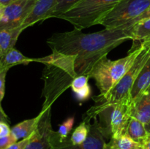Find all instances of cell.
<instances>
[{
    "mask_svg": "<svg viewBox=\"0 0 150 149\" xmlns=\"http://www.w3.org/2000/svg\"><path fill=\"white\" fill-rule=\"evenodd\" d=\"M136 23L131 21L114 29L86 34L74 29L70 32L55 33L46 40L52 51L76 56V70L79 75L89 76L92 68L103 57L127 40H133Z\"/></svg>",
    "mask_w": 150,
    "mask_h": 149,
    "instance_id": "6da1fadb",
    "label": "cell"
},
{
    "mask_svg": "<svg viewBox=\"0 0 150 149\" xmlns=\"http://www.w3.org/2000/svg\"><path fill=\"white\" fill-rule=\"evenodd\" d=\"M76 56H67L52 51L42 58H33V61L45 65L42 79L44 81L42 96L45 98L42 109L52 107L55 101L71 86L79 74L76 70Z\"/></svg>",
    "mask_w": 150,
    "mask_h": 149,
    "instance_id": "7a4b0ae2",
    "label": "cell"
},
{
    "mask_svg": "<svg viewBox=\"0 0 150 149\" xmlns=\"http://www.w3.org/2000/svg\"><path fill=\"white\" fill-rule=\"evenodd\" d=\"M141 49L140 45L136 49L130 50L125 57L113 61L104 56L95 64L89 77L95 80L97 87L100 91V96L106 95L122 78L131 67Z\"/></svg>",
    "mask_w": 150,
    "mask_h": 149,
    "instance_id": "3957f363",
    "label": "cell"
},
{
    "mask_svg": "<svg viewBox=\"0 0 150 149\" xmlns=\"http://www.w3.org/2000/svg\"><path fill=\"white\" fill-rule=\"evenodd\" d=\"M121 0H83L59 18L67 20L75 29L82 30L99 24L101 19Z\"/></svg>",
    "mask_w": 150,
    "mask_h": 149,
    "instance_id": "277c9868",
    "label": "cell"
},
{
    "mask_svg": "<svg viewBox=\"0 0 150 149\" xmlns=\"http://www.w3.org/2000/svg\"><path fill=\"white\" fill-rule=\"evenodd\" d=\"M141 45L142 49L140 53L130 70L125 73L119 83L105 96L99 95L94 97V100L96 102V105L93 106L94 108H103L119 102L127 95H130V90L134 82L150 58V39L142 42Z\"/></svg>",
    "mask_w": 150,
    "mask_h": 149,
    "instance_id": "5b68a950",
    "label": "cell"
},
{
    "mask_svg": "<svg viewBox=\"0 0 150 149\" xmlns=\"http://www.w3.org/2000/svg\"><path fill=\"white\" fill-rule=\"evenodd\" d=\"M150 7V0H121L100 20L105 29L124 26L140 16Z\"/></svg>",
    "mask_w": 150,
    "mask_h": 149,
    "instance_id": "8992f818",
    "label": "cell"
},
{
    "mask_svg": "<svg viewBox=\"0 0 150 149\" xmlns=\"http://www.w3.org/2000/svg\"><path fill=\"white\" fill-rule=\"evenodd\" d=\"M93 124L90 121H85L89 124V134L83 143L73 145L70 138L60 139L57 131L54 130L51 134V145L53 149H104L105 140L100 122L97 118H93Z\"/></svg>",
    "mask_w": 150,
    "mask_h": 149,
    "instance_id": "52a82bcc",
    "label": "cell"
},
{
    "mask_svg": "<svg viewBox=\"0 0 150 149\" xmlns=\"http://www.w3.org/2000/svg\"><path fill=\"white\" fill-rule=\"evenodd\" d=\"M36 0H18L4 7L0 31L19 27L32 11Z\"/></svg>",
    "mask_w": 150,
    "mask_h": 149,
    "instance_id": "ba28073f",
    "label": "cell"
},
{
    "mask_svg": "<svg viewBox=\"0 0 150 149\" xmlns=\"http://www.w3.org/2000/svg\"><path fill=\"white\" fill-rule=\"evenodd\" d=\"M39 115L34 138L25 149H52L51 134L54 129L51 125V107L41 110Z\"/></svg>",
    "mask_w": 150,
    "mask_h": 149,
    "instance_id": "9c48e42d",
    "label": "cell"
},
{
    "mask_svg": "<svg viewBox=\"0 0 150 149\" xmlns=\"http://www.w3.org/2000/svg\"><path fill=\"white\" fill-rule=\"evenodd\" d=\"M57 1L58 0H36L32 11L21 26L26 29L38 22L48 19L50 13L54 8Z\"/></svg>",
    "mask_w": 150,
    "mask_h": 149,
    "instance_id": "30bf717a",
    "label": "cell"
},
{
    "mask_svg": "<svg viewBox=\"0 0 150 149\" xmlns=\"http://www.w3.org/2000/svg\"><path fill=\"white\" fill-rule=\"evenodd\" d=\"M132 117L144 124L150 121V85L132 99Z\"/></svg>",
    "mask_w": 150,
    "mask_h": 149,
    "instance_id": "8fae6325",
    "label": "cell"
},
{
    "mask_svg": "<svg viewBox=\"0 0 150 149\" xmlns=\"http://www.w3.org/2000/svg\"><path fill=\"white\" fill-rule=\"evenodd\" d=\"M25 29L23 26L10 29L0 31V58L14 48L18 37Z\"/></svg>",
    "mask_w": 150,
    "mask_h": 149,
    "instance_id": "7c38bea8",
    "label": "cell"
},
{
    "mask_svg": "<svg viewBox=\"0 0 150 149\" xmlns=\"http://www.w3.org/2000/svg\"><path fill=\"white\" fill-rule=\"evenodd\" d=\"M31 62H33V58L26 56L15 48H12L0 58V72L18 64L27 65Z\"/></svg>",
    "mask_w": 150,
    "mask_h": 149,
    "instance_id": "4fadbf2b",
    "label": "cell"
},
{
    "mask_svg": "<svg viewBox=\"0 0 150 149\" xmlns=\"http://www.w3.org/2000/svg\"><path fill=\"white\" fill-rule=\"evenodd\" d=\"M40 115L30 119L24 120L18 123L11 128V134L16 138V140H22L29 137L36 130L39 121Z\"/></svg>",
    "mask_w": 150,
    "mask_h": 149,
    "instance_id": "5bb4252c",
    "label": "cell"
},
{
    "mask_svg": "<svg viewBox=\"0 0 150 149\" xmlns=\"http://www.w3.org/2000/svg\"><path fill=\"white\" fill-rule=\"evenodd\" d=\"M150 85V58L139 73L130 90L132 99H135L141 92Z\"/></svg>",
    "mask_w": 150,
    "mask_h": 149,
    "instance_id": "9a60e30c",
    "label": "cell"
},
{
    "mask_svg": "<svg viewBox=\"0 0 150 149\" xmlns=\"http://www.w3.org/2000/svg\"><path fill=\"white\" fill-rule=\"evenodd\" d=\"M150 39V18L141 20L135 24L133 29V46L131 49L137 48L142 42Z\"/></svg>",
    "mask_w": 150,
    "mask_h": 149,
    "instance_id": "2e32d148",
    "label": "cell"
},
{
    "mask_svg": "<svg viewBox=\"0 0 150 149\" xmlns=\"http://www.w3.org/2000/svg\"><path fill=\"white\" fill-rule=\"evenodd\" d=\"M125 134L135 142L141 144L144 139L146 137L148 132L145 127V124L142 121L134 117H131Z\"/></svg>",
    "mask_w": 150,
    "mask_h": 149,
    "instance_id": "e0dca14e",
    "label": "cell"
},
{
    "mask_svg": "<svg viewBox=\"0 0 150 149\" xmlns=\"http://www.w3.org/2000/svg\"><path fill=\"white\" fill-rule=\"evenodd\" d=\"M141 145L124 134L118 137H111L109 142L106 143L104 149H137Z\"/></svg>",
    "mask_w": 150,
    "mask_h": 149,
    "instance_id": "ac0fdd59",
    "label": "cell"
},
{
    "mask_svg": "<svg viewBox=\"0 0 150 149\" xmlns=\"http://www.w3.org/2000/svg\"><path fill=\"white\" fill-rule=\"evenodd\" d=\"M81 1L83 0H58L54 8L50 13L48 18H59V16L70 10L76 4Z\"/></svg>",
    "mask_w": 150,
    "mask_h": 149,
    "instance_id": "d6986e66",
    "label": "cell"
},
{
    "mask_svg": "<svg viewBox=\"0 0 150 149\" xmlns=\"http://www.w3.org/2000/svg\"><path fill=\"white\" fill-rule=\"evenodd\" d=\"M89 134V124L86 121H83L73 131L70 140L72 144L79 145L83 143L87 138Z\"/></svg>",
    "mask_w": 150,
    "mask_h": 149,
    "instance_id": "ffe728a7",
    "label": "cell"
},
{
    "mask_svg": "<svg viewBox=\"0 0 150 149\" xmlns=\"http://www.w3.org/2000/svg\"><path fill=\"white\" fill-rule=\"evenodd\" d=\"M75 118L74 117H69L67 119L64 120L62 124L59 127V129L57 131L58 135L60 139L67 138L69 133L71 131L72 129L74 124Z\"/></svg>",
    "mask_w": 150,
    "mask_h": 149,
    "instance_id": "44dd1931",
    "label": "cell"
},
{
    "mask_svg": "<svg viewBox=\"0 0 150 149\" xmlns=\"http://www.w3.org/2000/svg\"><path fill=\"white\" fill-rule=\"evenodd\" d=\"M89 77L87 75H85V74H81V75H78L76 78L73 80V81L72 82L71 84V89L73 90V91L76 92L78 91L81 90L83 88H84L85 86H87L89 83Z\"/></svg>",
    "mask_w": 150,
    "mask_h": 149,
    "instance_id": "7402d4cb",
    "label": "cell"
},
{
    "mask_svg": "<svg viewBox=\"0 0 150 149\" xmlns=\"http://www.w3.org/2000/svg\"><path fill=\"white\" fill-rule=\"evenodd\" d=\"M74 93L78 100L80 101V102H83V101L87 100L90 97L91 93H92V89H91L90 86L88 84L84 88L78 91L75 92Z\"/></svg>",
    "mask_w": 150,
    "mask_h": 149,
    "instance_id": "603a6c76",
    "label": "cell"
},
{
    "mask_svg": "<svg viewBox=\"0 0 150 149\" xmlns=\"http://www.w3.org/2000/svg\"><path fill=\"white\" fill-rule=\"evenodd\" d=\"M35 131L33 134H31L29 137H26V138L22 139L20 141H17L15 143H13V145L10 146L7 149H25L26 147L27 146V145L32 141V139L34 138V136H35Z\"/></svg>",
    "mask_w": 150,
    "mask_h": 149,
    "instance_id": "cb8c5ba5",
    "label": "cell"
},
{
    "mask_svg": "<svg viewBox=\"0 0 150 149\" xmlns=\"http://www.w3.org/2000/svg\"><path fill=\"white\" fill-rule=\"evenodd\" d=\"M16 137L12 134L6 137H0V149H7L11 145L17 142Z\"/></svg>",
    "mask_w": 150,
    "mask_h": 149,
    "instance_id": "d4e9b609",
    "label": "cell"
},
{
    "mask_svg": "<svg viewBox=\"0 0 150 149\" xmlns=\"http://www.w3.org/2000/svg\"><path fill=\"white\" fill-rule=\"evenodd\" d=\"M8 70L9 69H6L0 72V106H1V102L5 93V80Z\"/></svg>",
    "mask_w": 150,
    "mask_h": 149,
    "instance_id": "484cf974",
    "label": "cell"
},
{
    "mask_svg": "<svg viewBox=\"0 0 150 149\" xmlns=\"http://www.w3.org/2000/svg\"><path fill=\"white\" fill-rule=\"evenodd\" d=\"M9 124L4 121H0V137H6L11 134V128Z\"/></svg>",
    "mask_w": 150,
    "mask_h": 149,
    "instance_id": "4316f807",
    "label": "cell"
},
{
    "mask_svg": "<svg viewBox=\"0 0 150 149\" xmlns=\"http://www.w3.org/2000/svg\"><path fill=\"white\" fill-rule=\"evenodd\" d=\"M149 18H150V7L144 12V13H142L140 16H139L137 18H136L134 20H133V22H134L135 23H138V22L141 21V20H145V19H148Z\"/></svg>",
    "mask_w": 150,
    "mask_h": 149,
    "instance_id": "83f0119b",
    "label": "cell"
},
{
    "mask_svg": "<svg viewBox=\"0 0 150 149\" xmlns=\"http://www.w3.org/2000/svg\"><path fill=\"white\" fill-rule=\"evenodd\" d=\"M140 145L144 149H150V133H148L146 137L144 139Z\"/></svg>",
    "mask_w": 150,
    "mask_h": 149,
    "instance_id": "f1b7e54d",
    "label": "cell"
},
{
    "mask_svg": "<svg viewBox=\"0 0 150 149\" xmlns=\"http://www.w3.org/2000/svg\"><path fill=\"white\" fill-rule=\"evenodd\" d=\"M0 121H4V122L10 124V119H9L7 114L4 112L2 106H0Z\"/></svg>",
    "mask_w": 150,
    "mask_h": 149,
    "instance_id": "f546056e",
    "label": "cell"
},
{
    "mask_svg": "<svg viewBox=\"0 0 150 149\" xmlns=\"http://www.w3.org/2000/svg\"><path fill=\"white\" fill-rule=\"evenodd\" d=\"M16 1H18V0H0V5L6 7V6L9 5V4H11V3Z\"/></svg>",
    "mask_w": 150,
    "mask_h": 149,
    "instance_id": "4dcf8cb0",
    "label": "cell"
},
{
    "mask_svg": "<svg viewBox=\"0 0 150 149\" xmlns=\"http://www.w3.org/2000/svg\"><path fill=\"white\" fill-rule=\"evenodd\" d=\"M4 7L2 5H0V21H1V19L2 18L3 13H4Z\"/></svg>",
    "mask_w": 150,
    "mask_h": 149,
    "instance_id": "1f68e13d",
    "label": "cell"
},
{
    "mask_svg": "<svg viewBox=\"0 0 150 149\" xmlns=\"http://www.w3.org/2000/svg\"><path fill=\"white\" fill-rule=\"evenodd\" d=\"M145 127H146V129L147 131V132L150 133V121L146 124H145Z\"/></svg>",
    "mask_w": 150,
    "mask_h": 149,
    "instance_id": "d6a6232c",
    "label": "cell"
},
{
    "mask_svg": "<svg viewBox=\"0 0 150 149\" xmlns=\"http://www.w3.org/2000/svg\"><path fill=\"white\" fill-rule=\"evenodd\" d=\"M137 149H144V148L143 147H142V146H139V148H138Z\"/></svg>",
    "mask_w": 150,
    "mask_h": 149,
    "instance_id": "836d02e7",
    "label": "cell"
},
{
    "mask_svg": "<svg viewBox=\"0 0 150 149\" xmlns=\"http://www.w3.org/2000/svg\"><path fill=\"white\" fill-rule=\"evenodd\" d=\"M52 149H53V148H52Z\"/></svg>",
    "mask_w": 150,
    "mask_h": 149,
    "instance_id": "e575fe53",
    "label": "cell"
}]
</instances>
